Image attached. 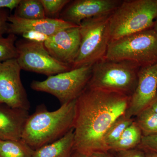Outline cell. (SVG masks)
<instances>
[{
  "mask_svg": "<svg viewBox=\"0 0 157 157\" xmlns=\"http://www.w3.org/2000/svg\"><path fill=\"white\" fill-rule=\"evenodd\" d=\"M131 97L86 87L76 100L74 150L87 156L109 151L104 135L110 126L125 113Z\"/></svg>",
  "mask_w": 157,
  "mask_h": 157,
  "instance_id": "cell-1",
  "label": "cell"
},
{
  "mask_svg": "<svg viewBox=\"0 0 157 157\" xmlns=\"http://www.w3.org/2000/svg\"><path fill=\"white\" fill-rule=\"evenodd\" d=\"M76 104V100L52 111L39 105L26 121L21 140L35 150L61 138L73 128Z\"/></svg>",
  "mask_w": 157,
  "mask_h": 157,
  "instance_id": "cell-2",
  "label": "cell"
},
{
  "mask_svg": "<svg viewBox=\"0 0 157 157\" xmlns=\"http://www.w3.org/2000/svg\"><path fill=\"white\" fill-rule=\"evenodd\" d=\"M135 63L104 58L92 65L86 87L132 97L135 92L140 69Z\"/></svg>",
  "mask_w": 157,
  "mask_h": 157,
  "instance_id": "cell-3",
  "label": "cell"
},
{
  "mask_svg": "<svg viewBox=\"0 0 157 157\" xmlns=\"http://www.w3.org/2000/svg\"><path fill=\"white\" fill-rule=\"evenodd\" d=\"M157 16V0L122 1L109 16L110 41L152 29Z\"/></svg>",
  "mask_w": 157,
  "mask_h": 157,
  "instance_id": "cell-4",
  "label": "cell"
},
{
  "mask_svg": "<svg viewBox=\"0 0 157 157\" xmlns=\"http://www.w3.org/2000/svg\"><path fill=\"white\" fill-rule=\"evenodd\" d=\"M105 58L133 62L140 67L157 63V35L152 28L110 41Z\"/></svg>",
  "mask_w": 157,
  "mask_h": 157,
  "instance_id": "cell-5",
  "label": "cell"
},
{
  "mask_svg": "<svg viewBox=\"0 0 157 157\" xmlns=\"http://www.w3.org/2000/svg\"><path fill=\"white\" fill-rule=\"evenodd\" d=\"M110 15L89 18L82 21L79 26L80 45L72 69L93 65L105 57L110 41Z\"/></svg>",
  "mask_w": 157,
  "mask_h": 157,
  "instance_id": "cell-6",
  "label": "cell"
},
{
  "mask_svg": "<svg viewBox=\"0 0 157 157\" xmlns=\"http://www.w3.org/2000/svg\"><path fill=\"white\" fill-rule=\"evenodd\" d=\"M92 67V65H85L48 76L43 81L33 80L31 88L52 95L63 105L76 100L83 92L90 78Z\"/></svg>",
  "mask_w": 157,
  "mask_h": 157,
  "instance_id": "cell-7",
  "label": "cell"
},
{
  "mask_svg": "<svg viewBox=\"0 0 157 157\" xmlns=\"http://www.w3.org/2000/svg\"><path fill=\"white\" fill-rule=\"evenodd\" d=\"M16 60L21 70L49 76L72 70L70 65L55 59L46 50L44 43L25 39L16 41Z\"/></svg>",
  "mask_w": 157,
  "mask_h": 157,
  "instance_id": "cell-8",
  "label": "cell"
},
{
  "mask_svg": "<svg viewBox=\"0 0 157 157\" xmlns=\"http://www.w3.org/2000/svg\"><path fill=\"white\" fill-rule=\"evenodd\" d=\"M21 70L16 59L0 63V104L29 110L30 104L21 82Z\"/></svg>",
  "mask_w": 157,
  "mask_h": 157,
  "instance_id": "cell-9",
  "label": "cell"
},
{
  "mask_svg": "<svg viewBox=\"0 0 157 157\" xmlns=\"http://www.w3.org/2000/svg\"><path fill=\"white\" fill-rule=\"evenodd\" d=\"M122 1H70L60 14L59 19L77 26L85 19L110 15Z\"/></svg>",
  "mask_w": 157,
  "mask_h": 157,
  "instance_id": "cell-10",
  "label": "cell"
},
{
  "mask_svg": "<svg viewBox=\"0 0 157 157\" xmlns=\"http://www.w3.org/2000/svg\"><path fill=\"white\" fill-rule=\"evenodd\" d=\"M157 96V63L140 67L137 86L124 115L134 118L149 107Z\"/></svg>",
  "mask_w": 157,
  "mask_h": 157,
  "instance_id": "cell-11",
  "label": "cell"
},
{
  "mask_svg": "<svg viewBox=\"0 0 157 157\" xmlns=\"http://www.w3.org/2000/svg\"><path fill=\"white\" fill-rule=\"evenodd\" d=\"M80 41L79 27L77 26L62 30L49 36L44 45L53 58L72 67L79 50Z\"/></svg>",
  "mask_w": 157,
  "mask_h": 157,
  "instance_id": "cell-12",
  "label": "cell"
},
{
  "mask_svg": "<svg viewBox=\"0 0 157 157\" xmlns=\"http://www.w3.org/2000/svg\"><path fill=\"white\" fill-rule=\"evenodd\" d=\"M8 34L21 35L28 31H35L51 36L65 29L79 26L60 19L46 18L27 20L20 18L14 14L9 17Z\"/></svg>",
  "mask_w": 157,
  "mask_h": 157,
  "instance_id": "cell-13",
  "label": "cell"
},
{
  "mask_svg": "<svg viewBox=\"0 0 157 157\" xmlns=\"http://www.w3.org/2000/svg\"><path fill=\"white\" fill-rule=\"evenodd\" d=\"M29 115V110L0 104V140H21Z\"/></svg>",
  "mask_w": 157,
  "mask_h": 157,
  "instance_id": "cell-14",
  "label": "cell"
},
{
  "mask_svg": "<svg viewBox=\"0 0 157 157\" xmlns=\"http://www.w3.org/2000/svg\"><path fill=\"white\" fill-rule=\"evenodd\" d=\"M74 129L61 138L34 150L33 157H70L74 150Z\"/></svg>",
  "mask_w": 157,
  "mask_h": 157,
  "instance_id": "cell-15",
  "label": "cell"
},
{
  "mask_svg": "<svg viewBox=\"0 0 157 157\" xmlns=\"http://www.w3.org/2000/svg\"><path fill=\"white\" fill-rule=\"evenodd\" d=\"M142 137L141 130L134 120L120 137L109 147V151L117 152L136 148L140 145Z\"/></svg>",
  "mask_w": 157,
  "mask_h": 157,
  "instance_id": "cell-16",
  "label": "cell"
},
{
  "mask_svg": "<svg viewBox=\"0 0 157 157\" xmlns=\"http://www.w3.org/2000/svg\"><path fill=\"white\" fill-rule=\"evenodd\" d=\"M34 151L21 139L0 140V157H33Z\"/></svg>",
  "mask_w": 157,
  "mask_h": 157,
  "instance_id": "cell-17",
  "label": "cell"
},
{
  "mask_svg": "<svg viewBox=\"0 0 157 157\" xmlns=\"http://www.w3.org/2000/svg\"><path fill=\"white\" fill-rule=\"evenodd\" d=\"M14 10V15L23 19L36 20L46 17L40 0H21Z\"/></svg>",
  "mask_w": 157,
  "mask_h": 157,
  "instance_id": "cell-18",
  "label": "cell"
},
{
  "mask_svg": "<svg viewBox=\"0 0 157 157\" xmlns=\"http://www.w3.org/2000/svg\"><path fill=\"white\" fill-rule=\"evenodd\" d=\"M134 120L143 137L157 135V113L150 107L139 113Z\"/></svg>",
  "mask_w": 157,
  "mask_h": 157,
  "instance_id": "cell-19",
  "label": "cell"
},
{
  "mask_svg": "<svg viewBox=\"0 0 157 157\" xmlns=\"http://www.w3.org/2000/svg\"><path fill=\"white\" fill-rule=\"evenodd\" d=\"M134 118L127 117L124 114L118 118L105 133L104 143L108 147L120 137L124 132L134 122Z\"/></svg>",
  "mask_w": 157,
  "mask_h": 157,
  "instance_id": "cell-20",
  "label": "cell"
},
{
  "mask_svg": "<svg viewBox=\"0 0 157 157\" xmlns=\"http://www.w3.org/2000/svg\"><path fill=\"white\" fill-rule=\"evenodd\" d=\"M17 36L13 34H9L6 37H0V63L17 59Z\"/></svg>",
  "mask_w": 157,
  "mask_h": 157,
  "instance_id": "cell-21",
  "label": "cell"
},
{
  "mask_svg": "<svg viewBox=\"0 0 157 157\" xmlns=\"http://www.w3.org/2000/svg\"><path fill=\"white\" fill-rule=\"evenodd\" d=\"M47 18L59 19L60 14L70 0H40Z\"/></svg>",
  "mask_w": 157,
  "mask_h": 157,
  "instance_id": "cell-22",
  "label": "cell"
},
{
  "mask_svg": "<svg viewBox=\"0 0 157 157\" xmlns=\"http://www.w3.org/2000/svg\"><path fill=\"white\" fill-rule=\"evenodd\" d=\"M137 147L144 151L157 153V135L142 137L140 145Z\"/></svg>",
  "mask_w": 157,
  "mask_h": 157,
  "instance_id": "cell-23",
  "label": "cell"
},
{
  "mask_svg": "<svg viewBox=\"0 0 157 157\" xmlns=\"http://www.w3.org/2000/svg\"><path fill=\"white\" fill-rule=\"evenodd\" d=\"M10 11L8 9H0V37L8 33Z\"/></svg>",
  "mask_w": 157,
  "mask_h": 157,
  "instance_id": "cell-24",
  "label": "cell"
},
{
  "mask_svg": "<svg viewBox=\"0 0 157 157\" xmlns=\"http://www.w3.org/2000/svg\"><path fill=\"white\" fill-rule=\"evenodd\" d=\"M24 39L38 42L44 43L48 39L49 36L45 34L35 32V31H28L23 33L21 35Z\"/></svg>",
  "mask_w": 157,
  "mask_h": 157,
  "instance_id": "cell-25",
  "label": "cell"
},
{
  "mask_svg": "<svg viewBox=\"0 0 157 157\" xmlns=\"http://www.w3.org/2000/svg\"><path fill=\"white\" fill-rule=\"evenodd\" d=\"M114 157H146L145 152L139 147L128 150L113 152Z\"/></svg>",
  "mask_w": 157,
  "mask_h": 157,
  "instance_id": "cell-26",
  "label": "cell"
},
{
  "mask_svg": "<svg viewBox=\"0 0 157 157\" xmlns=\"http://www.w3.org/2000/svg\"><path fill=\"white\" fill-rule=\"evenodd\" d=\"M21 0H0V9H8L10 11L16 9Z\"/></svg>",
  "mask_w": 157,
  "mask_h": 157,
  "instance_id": "cell-27",
  "label": "cell"
},
{
  "mask_svg": "<svg viewBox=\"0 0 157 157\" xmlns=\"http://www.w3.org/2000/svg\"><path fill=\"white\" fill-rule=\"evenodd\" d=\"M86 157H114V154L110 151H97L86 156Z\"/></svg>",
  "mask_w": 157,
  "mask_h": 157,
  "instance_id": "cell-28",
  "label": "cell"
},
{
  "mask_svg": "<svg viewBox=\"0 0 157 157\" xmlns=\"http://www.w3.org/2000/svg\"><path fill=\"white\" fill-rule=\"evenodd\" d=\"M70 157H86V156L85 155L82 154L79 152L73 150Z\"/></svg>",
  "mask_w": 157,
  "mask_h": 157,
  "instance_id": "cell-29",
  "label": "cell"
},
{
  "mask_svg": "<svg viewBox=\"0 0 157 157\" xmlns=\"http://www.w3.org/2000/svg\"><path fill=\"white\" fill-rule=\"evenodd\" d=\"M149 107H150L153 110H154L155 112L157 113V96Z\"/></svg>",
  "mask_w": 157,
  "mask_h": 157,
  "instance_id": "cell-30",
  "label": "cell"
},
{
  "mask_svg": "<svg viewBox=\"0 0 157 157\" xmlns=\"http://www.w3.org/2000/svg\"><path fill=\"white\" fill-rule=\"evenodd\" d=\"M144 151L145 152V156L146 157H157V153L149 151Z\"/></svg>",
  "mask_w": 157,
  "mask_h": 157,
  "instance_id": "cell-31",
  "label": "cell"
},
{
  "mask_svg": "<svg viewBox=\"0 0 157 157\" xmlns=\"http://www.w3.org/2000/svg\"><path fill=\"white\" fill-rule=\"evenodd\" d=\"M152 29L154 31L155 33L157 35V16L156 17L154 22L153 25Z\"/></svg>",
  "mask_w": 157,
  "mask_h": 157,
  "instance_id": "cell-32",
  "label": "cell"
}]
</instances>
